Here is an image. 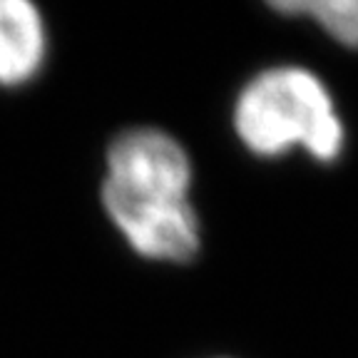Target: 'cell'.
I'll return each mask as SVG.
<instances>
[{"label": "cell", "instance_id": "6da1fadb", "mask_svg": "<svg viewBox=\"0 0 358 358\" xmlns=\"http://www.w3.org/2000/svg\"><path fill=\"white\" fill-rule=\"evenodd\" d=\"M194 187V157L172 129L140 122L122 127L107 142L102 212L142 262L187 266L201 257L204 219Z\"/></svg>", "mask_w": 358, "mask_h": 358}, {"label": "cell", "instance_id": "7a4b0ae2", "mask_svg": "<svg viewBox=\"0 0 358 358\" xmlns=\"http://www.w3.org/2000/svg\"><path fill=\"white\" fill-rule=\"evenodd\" d=\"M229 129L254 159L301 155L319 167H334L348 150V124L334 87L303 65L284 60L254 70L231 97Z\"/></svg>", "mask_w": 358, "mask_h": 358}, {"label": "cell", "instance_id": "3957f363", "mask_svg": "<svg viewBox=\"0 0 358 358\" xmlns=\"http://www.w3.org/2000/svg\"><path fill=\"white\" fill-rule=\"evenodd\" d=\"M48 28L43 13L28 0H0V85H25L43 70Z\"/></svg>", "mask_w": 358, "mask_h": 358}, {"label": "cell", "instance_id": "277c9868", "mask_svg": "<svg viewBox=\"0 0 358 358\" xmlns=\"http://www.w3.org/2000/svg\"><path fill=\"white\" fill-rule=\"evenodd\" d=\"M268 10L284 20H301L348 52H358V0H279Z\"/></svg>", "mask_w": 358, "mask_h": 358}, {"label": "cell", "instance_id": "5b68a950", "mask_svg": "<svg viewBox=\"0 0 358 358\" xmlns=\"http://www.w3.org/2000/svg\"><path fill=\"white\" fill-rule=\"evenodd\" d=\"M207 358H231V356H207Z\"/></svg>", "mask_w": 358, "mask_h": 358}]
</instances>
